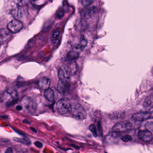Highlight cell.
<instances>
[{
    "instance_id": "6da1fadb",
    "label": "cell",
    "mask_w": 153,
    "mask_h": 153,
    "mask_svg": "<svg viewBox=\"0 0 153 153\" xmlns=\"http://www.w3.org/2000/svg\"><path fill=\"white\" fill-rule=\"evenodd\" d=\"M71 108L72 105L71 102L67 98H64L61 99L57 103V110L62 115L70 112Z\"/></svg>"
},
{
    "instance_id": "7a4b0ae2",
    "label": "cell",
    "mask_w": 153,
    "mask_h": 153,
    "mask_svg": "<svg viewBox=\"0 0 153 153\" xmlns=\"http://www.w3.org/2000/svg\"><path fill=\"white\" fill-rule=\"evenodd\" d=\"M71 113L75 118L80 120H83L87 118V114L84 108L78 103L72 106Z\"/></svg>"
},
{
    "instance_id": "3957f363",
    "label": "cell",
    "mask_w": 153,
    "mask_h": 153,
    "mask_svg": "<svg viewBox=\"0 0 153 153\" xmlns=\"http://www.w3.org/2000/svg\"><path fill=\"white\" fill-rule=\"evenodd\" d=\"M132 124L130 122L124 121L117 124L113 127L112 129L114 132L122 133L130 130L132 128Z\"/></svg>"
},
{
    "instance_id": "277c9868",
    "label": "cell",
    "mask_w": 153,
    "mask_h": 153,
    "mask_svg": "<svg viewBox=\"0 0 153 153\" xmlns=\"http://www.w3.org/2000/svg\"><path fill=\"white\" fill-rule=\"evenodd\" d=\"M22 104L26 110L30 112H35L36 108V101L31 97L27 96L24 98L22 100Z\"/></svg>"
},
{
    "instance_id": "5b68a950",
    "label": "cell",
    "mask_w": 153,
    "mask_h": 153,
    "mask_svg": "<svg viewBox=\"0 0 153 153\" xmlns=\"http://www.w3.org/2000/svg\"><path fill=\"white\" fill-rule=\"evenodd\" d=\"M23 27V24L17 20H13L7 25V29L12 33H16L20 31Z\"/></svg>"
},
{
    "instance_id": "8992f818",
    "label": "cell",
    "mask_w": 153,
    "mask_h": 153,
    "mask_svg": "<svg viewBox=\"0 0 153 153\" xmlns=\"http://www.w3.org/2000/svg\"><path fill=\"white\" fill-rule=\"evenodd\" d=\"M71 73V69L68 66L65 65L62 66L58 71L59 80L69 81Z\"/></svg>"
},
{
    "instance_id": "52a82bcc",
    "label": "cell",
    "mask_w": 153,
    "mask_h": 153,
    "mask_svg": "<svg viewBox=\"0 0 153 153\" xmlns=\"http://www.w3.org/2000/svg\"><path fill=\"white\" fill-rule=\"evenodd\" d=\"M71 87L69 81L59 80L57 83V90L61 93H66Z\"/></svg>"
},
{
    "instance_id": "ba28073f",
    "label": "cell",
    "mask_w": 153,
    "mask_h": 153,
    "mask_svg": "<svg viewBox=\"0 0 153 153\" xmlns=\"http://www.w3.org/2000/svg\"><path fill=\"white\" fill-rule=\"evenodd\" d=\"M12 37V33L8 29H0V44H4L6 43Z\"/></svg>"
},
{
    "instance_id": "9c48e42d",
    "label": "cell",
    "mask_w": 153,
    "mask_h": 153,
    "mask_svg": "<svg viewBox=\"0 0 153 153\" xmlns=\"http://www.w3.org/2000/svg\"><path fill=\"white\" fill-rule=\"evenodd\" d=\"M138 138L145 142H150L153 140V135L147 130H141L138 133Z\"/></svg>"
},
{
    "instance_id": "30bf717a",
    "label": "cell",
    "mask_w": 153,
    "mask_h": 153,
    "mask_svg": "<svg viewBox=\"0 0 153 153\" xmlns=\"http://www.w3.org/2000/svg\"><path fill=\"white\" fill-rule=\"evenodd\" d=\"M97 11V8L95 6L86 7L82 11V15L84 18L89 19L92 17Z\"/></svg>"
},
{
    "instance_id": "8fae6325",
    "label": "cell",
    "mask_w": 153,
    "mask_h": 153,
    "mask_svg": "<svg viewBox=\"0 0 153 153\" xmlns=\"http://www.w3.org/2000/svg\"><path fill=\"white\" fill-rule=\"evenodd\" d=\"M151 117V113L149 112L138 113L134 114L132 116V119L136 122H144L149 119Z\"/></svg>"
},
{
    "instance_id": "7c38bea8",
    "label": "cell",
    "mask_w": 153,
    "mask_h": 153,
    "mask_svg": "<svg viewBox=\"0 0 153 153\" xmlns=\"http://www.w3.org/2000/svg\"><path fill=\"white\" fill-rule=\"evenodd\" d=\"M51 85V80L48 78L43 77L39 79L37 82V86L41 90L46 91L49 89Z\"/></svg>"
},
{
    "instance_id": "4fadbf2b",
    "label": "cell",
    "mask_w": 153,
    "mask_h": 153,
    "mask_svg": "<svg viewBox=\"0 0 153 153\" xmlns=\"http://www.w3.org/2000/svg\"><path fill=\"white\" fill-rule=\"evenodd\" d=\"M119 137L117 132H112L107 135L106 140L108 143H115L118 141Z\"/></svg>"
},
{
    "instance_id": "5bb4252c",
    "label": "cell",
    "mask_w": 153,
    "mask_h": 153,
    "mask_svg": "<svg viewBox=\"0 0 153 153\" xmlns=\"http://www.w3.org/2000/svg\"><path fill=\"white\" fill-rule=\"evenodd\" d=\"M13 15L15 18L20 19L24 14V8L22 6H17V7L13 10Z\"/></svg>"
},
{
    "instance_id": "9a60e30c",
    "label": "cell",
    "mask_w": 153,
    "mask_h": 153,
    "mask_svg": "<svg viewBox=\"0 0 153 153\" xmlns=\"http://www.w3.org/2000/svg\"><path fill=\"white\" fill-rule=\"evenodd\" d=\"M79 54L76 51H71L68 52L66 57V60L68 61L73 62L78 59L79 57Z\"/></svg>"
},
{
    "instance_id": "2e32d148",
    "label": "cell",
    "mask_w": 153,
    "mask_h": 153,
    "mask_svg": "<svg viewBox=\"0 0 153 153\" xmlns=\"http://www.w3.org/2000/svg\"><path fill=\"white\" fill-rule=\"evenodd\" d=\"M44 96L45 98L49 102H53L55 99L54 92L51 89H48L45 91L44 92Z\"/></svg>"
},
{
    "instance_id": "e0dca14e",
    "label": "cell",
    "mask_w": 153,
    "mask_h": 153,
    "mask_svg": "<svg viewBox=\"0 0 153 153\" xmlns=\"http://www.w3.org/2000/svg\"><path fill=\"white\" fill-rule=\"evenodd\" d=\"M153 105V95H150L146 98L143 103L145 108H149Z\"/></svg>"
},
{
    "instance_id": "ac0fdd59",
    "label": "cell",
    "mask_w": 153,
    "mask_h": 153,
    "mask_svg": "<svg viewBox=\"0 0 153 153\" xmlns=\"http://www.w3.org/2000/svg\"><path fill=\"white\" fill-rule=\"evenodd\" d=\"M7 93L10 95L12 100L17 101V93L14 89L9 88L7 90Z\"/></svg>"
},
{
    "instance_id": "d6986e66",
    "label": "cell",
    "mask_w": 153,
    "mask_h": 153,
    "mask_svg": "<svg viewBox=\"0 0 153 153\" xmlns=\"http://www.w3.org/2000/svg\"><path fill=\"white\" fill-rule=\"evenodd\" d=\"M14 141L17 143H20L25 145H29L31 144V141L29 139L25 138H14Z\"/></svg>"
},
{
    "instance_id": "ffe728a7",
    "label": "cell",
    "mask_w": 153,
    "mask_h": 153,
    "mask_svg": "<svg viewBox=\"0 0 153 153\" xmlns=\"http://www.w3.org/2000/svg\"><path fill=\"white\" fill-rule=\"evenodd\" d=\"M87 44V41L85 39V37L82 36L80 40V43L78 45L77 47L79 48H84Z\"/></svg>"
},
{
    "instance_id": "44dd1931",
    "label": "cell",
    "mask_w": 153,
    "mask_h": 153,
    "mask_svg": "<svg viewBox=\"0 0 153 153\" xmlns=\"http://www.w3.org/2000/svg\"><path fill=\"white\" fill-rule=\"evenodd\" d=\"M89 130L92 132L94 136V137H97L98 136L97 131L96 127L95 125L94 124H91L89 127Z\"/></svg>"
},
{
    "instance_id": "7402d4cb",
    "label": "cell",
    "mask_w": 153,
    "mask_h": 153,
    "mask_svg": "<svg viewBox=\"0 0 153 153\" xmlns=\"http://www.w3.org/2000/svg\"><path fill=\"white\" fill-rule=\"evenodd\" d=\"M94 0H82V3L85 7H88L93 3Z\"/></svg>"
},
{
    "instance_id": "603a6c76",
    "label": "cell",
    "mask_w": 153,
    "mask_h": 153,
    "mask_svg": "<svg viewBox=\"0 0 153 153\" xmlns=\"http://www.w3.org/2000/svg\"><path fill=\"white\" fill-rule=\"evenodd\" d=\"M145 128L146 130L150 131V132H153V122H148L145 124Z\"/></svg>"
},
{
    "instance_id": "cb8c5ba5",
    "label": "cell",
    "mask_w": 153,
    "mask_h": 153,
    "mask_svg": "<svg viewBox=\"0 0 153 153\" xmlns=\"http://www.w3.org/2000/svg\"><path fill=\"white\" fill-rule=\"evenodd\" d=\"M122 114L120 113H114L110 115V117L112 119L118 118L122 117Z\"/></svg>"
},
{
    "instance_id": "d4e9b609",
    "label": "cell",
    "mask_w": 153,
    "mask_h": 153,
    "mask_svg": "<svg viewBox=\"0 0 153 153\" xmlns=\"http://www.w3.org/2000/svg\"><path fill=\"white\" fill-rule=\"evenodd\" d=\"M132 139H133L132 137L130 135H125L122 138V141L124 142H128L129 141H131Z\"/></svg>"
},
{
    "instance_id": "484cf974",
    "label": "cell",
    "mask_w": 153,
    "mask_h": 153,
    "mask_svg": "<svg viewBox=\"0 0 153 153\" xmlns=\"http://www.w3.org/2000/svg\"><path fill=\"white\" fill-rule=\"evenodd\" d=\"M60 31L58 30H57V31H55L52 33V37L54 39H56L60 35Z\"/></svg>"
},
{
    "instance_id": "4316f807",
    "label": "cell",
    "mask_w": 153,
    "mask_h": 153,
    "mask_svg": "<svg viewBox=\"0 0 153 153\" xmlns=\"http://www.w3.org/2000/svg\"><path fill=\"white\" fill-rule=\"evenodd\" d=\"M64 15V12L63 11H60L57 15V17L60 19V18H61Z\"/></svg>"
},
{
    "instance_id": "83f0119b",
    "label": "cell",
    "mask_w": 153,
    "mask_h": 153,
    "mask_svg": "<svg viewBox=\"0 0 153 153\" xmlns=\"http://www.w3.org/2000/svg\"><path fill=\"white\" fill-rule=\"evenodd\" d=\"M35 145L36 147H37L38 148H41L42 147V143L41 142H39V141H36V142H35Z\"/></svg>"
},
{
    "instance_id": "f1b7e54d",
    "label": "cell",
    "mask_w": 153,
    "mask_h": 153,
    "mask_svg": "<svg viewBox=\"0 0 153 153\" xmlns=\"http://www.w3.org/2000/svg\"><path fill=\"white\" fill-rule=\"evenodd\" d=\"M5 153H13L12 149L9 148L7 150H6Z\"/></svg>"
},
{
    "instance_id": "f546056e",
    "label": "cell",
    "mask_w": 153,
    "mask_h": 153,
    "mask_svg": "<svg viewBox=\"0 0 153 153\" xmlns=\"http://www.w3.org/2000/svg\"><path fill=\"white\" fill-rule=\"evenodd\" d=\"M16 109L18 111H20V110H22V107L20 106V105H17L16 107Z\"/></svg>"
},
{
    "instance_id": "4dcf8cb0",
    "label": "cell",
    "mask_w": 153,
    "mask_h": 153,
    "mask_svg": "<svg viewBox=\"0 0 153 153\" xmlns=\"http://www.w3.org/2000/svg\"><path fill=\"white\" fill-rule=\"evenodd\" d=\"M23 123H24L27 124H30L31 122L29 121H28L27 119H24L23 121Z\"/></svg>"
},
{
    "instance_id": "1f68e13d",
    "label": "cell",
    "mask_w": 153,
    "mask_h": 153,
    "mask_svg": "<svg viewBox=\"0 0 153 153\" xmlns=\"http://www.w3.org/2000/svg\"><path fill=\"white\" fill-rule=\"evenodd\" d=\"M30 129H31V130L32 132H34V133H37V130H36V129H35V128H30Z\"/></svg>"
},
{
    "instance_id": "d6a6232c",
    "label": "cell",
    "mask_w": 153,
    "mask_h": 153,
    "mask_svg": "<svg viewBox=\"0 0 153 153\" xmlns=\"http://www.w3.org/2000/svg\"><path fill=\"white\" fill-rule=\"evenodd\" d=\"M2 101V97H1V94H0V102H1V101Z\"/></svg>"
},
{
    "instance_id": "836d02e7",
    "label": "cell",
    "mask_w": 153,
    "mask_h": 153,
    "mask_svg": "<svg viewBox=\"0 0 153 153\" xmlns=\"http://www.w3.org/2000/svg\"><path fill=\"white\" fill-rule=\"evenodd\" d=\"M17 1H18V3H21L23 1V0H17Z\"/></svg>"
},
{
    "instance_id": "e575fe53",
    "label": "cell",
    "mask_w": 153,
    "mask_h": 153,
    "mask_svg": "<svg viewBox=\"0 0 153 153\" xmlns=\"http://www.w3.org/2000/svg\"><path fill=\"white\" fill-rule=\"evenodd\" d=\"M32 2H35V1H36L37 0H31Z\"/></svg>"
},
{
    "instance_id": "d590c367",
    "label": "cell",
    "mask_w": 153,
    "mask_h": 153,
    "mask_svg": "<svg viewBox=\"0 0 153 153\" xmlns=\"http://www.w3.org/2000/svg\"><path fill=\"white\" fill-rule=\"evenodd\" d=\"M1 44H0V49H1Z\"/></svg>"
}]
</instances>
